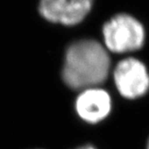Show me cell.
I'll use <instances>...</instances> for the list:
<instances>
[{
    "mask_svg": "<svg viewBox=\"0 0 149 149\" xmlns=\"http://www.w3.org/2000/svg\"><path fill=\"white\" fill-rule=\"evenodd\" d=\"M110 68L109 54L101 43L94 40H80L67 49L62 79L73 90L94 88L107 79Z\"/></svg>",
    "mask_w": 149,
    "mask_h": 149,
    "instance_id": "6da1fadb",
    "label": "cell"
},
{
    "mask_svg": "<svg viewBox=\"0 0 149 149\" xmlns=\"http://www.w3.org/2000/svg\"><path fill=\"white\" fill-rule=\"evenodd\" d=\"M103 38L107 49L115 53L139 49L145 41L143 25L133 16L120 14L103 26Z\"/></svg>",
    "mask_w": 149,
    "mask_h": 149,
    "instance_id": "7a4b0ae2",
    "label": "cell"
},
{
    "mask_svg": "<svg viewBox=\"0 0 149 149\" xmlns=\"http://www.w3.org/2000/svg\"><path fill=\"white\" fill-rule=\"evenodd\" d=\"M116 87L123 97L136 99L149 90V74L146 67L136 58L121 60L113 72Z\"/></svg>",
    "mask_w": 149,
    "mask_h": 149,
    "instance_id": "3957f363",
    "label": "cell"
},
{
    "mask_svg": "<svg viewBox=\"0 0 149 149\" xmlns=\"http://www.w3.org/2000/svg\"><path fill=\"white\" fill-rule=\"evenodd\" d=\"M93 0H40L39 11L46 20L64 25H76L86 18Z\"/></svg>",
    "mask_w": 149,
    "mask_h": 149,
    "instance_id": "277c9868",
    "label": "cell"
},
{
    "mask_svg": "<svg viewBox=\"0 0 149 149\" xmlns=\"http://www.w3.org/2000/svg\"><path fill=\"white\" fill-rule=\"evenodd\" d=\"M76 110L83 120L98 123L111 112V96L106 91L97 87L84 90L76 101Z\"/></svg>",
    "mask_w": 149,
    "mask_h": 149,
    "instance_id": "5b68a950",
    "label": "cell"
},
{
    "mask_svg": "<svg viewBox=\"0 0 149 149\" xmlns=\"http://www.w3.org/2000/svg\"><path fill=\"white\" fill-rule=\"evenodd\" d=\"M77 149H95L93 146H89V145H87V146H80V147H78V148H77Z\"/></svg>",
    "mask_w": 149,
    "mask_h": 149,
    "instance_id": "8992f818",
    "label": "cell"
},
{
    "mask_svg": "<svg viewBox=\"0 0 149 149\" xmlns=\"http://www.w3.org/2000/svg\"><path fill=\"white\" fill-rule=\"evenodd\" d=\"M146 149H149V138H148V141H147V146H146Z\"/></svg>",
    "mask_w": 149,
    "mask_h": 149,
    "instance_id": "52a82bcc",
    "label": "cell"
}]
</instances>
